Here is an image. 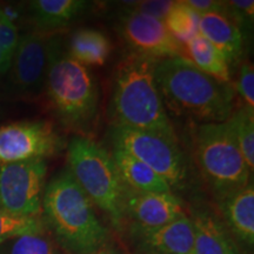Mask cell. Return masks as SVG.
I'll use <instances>...</instances> for the list:
<instances>
[{
  "label": "cell",
  "instance_id": "obj_1",
  "mask_svg": "<svg viewBox=\"0 0 254 254\" xmlns=\"http://www.w3.org/2000/svg\"><path fill=\"white\" fill-rule=\"evenodd\" d=\"M158 59L129 53L113 72L109 105L111 126L160 133L177 139L157 81Z\"/></svg>",
  "mask_w": 254,
  "mask_h": 254
},
{
  "label": "cell",
  "instance_id": "obj_2",
  "mask_svg": "<svg viewBox=\"0 0 254 254\" xmlns=\"http://www.w3.org/2000/svg\"><path fill=\"white\" fill-rule=\"evenodd\" d=\"M41 218L65 254H92L111 241L91 200L68 170L45 186Z\"/></svg>",
  "mask_w": 254,
  "mask_h": 254
},
{
  "label": "cell",
  "instance_id": "obj_3",
  "mask_svg": "<svg viewBox=\"0 0 254 254\" xmlns=\"http://www.w3.org/2000/svg\"><path fill=\"white\" fill-rule=\"evenodd\" d=\"M157 81L165 109L199 124L224 123L233 113L234 90L215 80L187 59H159Z\"/></svg>",
  "mask_w": 254,
  "mask_h": 254
},
{
  "label": "cell",
  "instance_id": "obj_4",
  "mask_svg": "<svg viewBox=\"0 0 254 254\" xmlns=\"http://www.w3.org/2000/svg\"><path fill=\"white\" fill-rule=\"evenodd\" d=\"M45 90L59 122L78 135H90L99 114L97 81L88 67L68 55L59 36L51 38Z\"/></svg>",
  "mask_w": 254,
  "mask_h": 254
},
{
  "label": "cell",
  "instance_id": "obj_5",
  "mask_svg": "<svg viewBox=\"0 0 254 254\" xmlns=\"http://www.w3.org/2000/svg\"><path fill=\"white\" fill-rule=\"evenodd\" d=\"M69 172L92 205L101 209L116 228L125 220V190L112 155L88 136L75 135L67 146Z\"/></svg>",
  "mask_w": 254,
  "mask_h": 254
},
{
  "label": "cell",
  "instance_id": "obj_6",
  "mask_svg": "<svg viewBox=\"0 0 254 254\" xmlns=\"http://www.w3.org/2000/svg\"><path fill=\"white\" fill-rule=\"evenodd\" d=\"M195 160L217 200L250 183L249 167L238 147L230 124H198L193 135Z\"/></svg>",
  "mask_w": 254,
  "mask_h": 254
},
{
  "label": "cell",
  "instance_id": "obj_7",
  "mask_svg": "<svg viewBox=\"0 0 254 254\" xmlns=\"http://www.w3.org/2000/svg\"><path fill=\"white\" fill-rule=\"evenodd\" d=\"M109 136L112 147L138 159L170 185L171 190L186 189L190 168L177 139L160 133L127 127L111 126Z\"/></svg>",
  "mask_w": 254,
  "mask_h": 254
},
{
  "label": "cell",
  "instance_id": "obj_8",
  "mask_svg": "<svg viewBox=\"0 0 254 254\" xmlns=\"http://www.w3.org/2000/svg\"><path fill=\"white\" fill-rule=\"evenodd\" d=\"M46 173L45 159L0 164V208L15 217H41Z\"/></svg>",
  "mask_w": 254,
  "mask_h": 254
},
{
  "label": "cell",
  "instance_id": "obj_9",
  "mask_svg": "<svg viewBox=\"0 0 254 254\" xmlns=\"http://www.w3.org/2000/svg\"><path fill=\"white\" fill-rule=\"evenodd\" d=\"M50 122H17L0 126V164L45 159L64 148Z\"/></svg>",
  "mask_w": 254,
  "mask_h": 254
},
{
  "label": "cell",
  "instance_id": "obj_10",
  "mask_svg": "<svg viewBox=\"0 0 254 254\" xmlns=\"http://www.w3.org/2000/svg\"><path fill=\"white\" fill-rule=\"evenodd\" d=\"M52 34L36 32L19 38L8 69V91L20 97H34L45 87Z\"/></svg>",
  "mask_w": 254,
  "mask_h": 254
},
{
  "label": "cell",
  "instance_id": "obj_11",
  "mask_svg": "<svg viewBox=\"0 0 254 254\" xmlns=\"http://www.w3.org/2000/svg\"><path fill=\"white\" fill-rule=\"evenodd\" d=\"M116 27L132 53L158 60L177 57L185 59L184 46L159 19L122 9L117 13Z\"/></svg>",
  "mask_w": 254,
  "mask_h": 254
},
{
  "label": "cell",
  "instance_id": "obj_12",
  "mask_svg": "<svg viewBox=\"0 0 254 254\" xmlns=\"http://www.w3.org/2000/svg\"><path fill=\"white\" fill-rule=\"evenodd\" d=\"M185 214L182 199L174 192L145 193L126 187L125 218L140 228H158Z\"/></svg>",
  "mask_w": 254,
  "mask_h": 254
},
{
  "label": "cell",
  "instance_id": "obj_13",
  "mask_svg": "<svg viewBox=\"0 0 254 254\" xmlns=\"http://www.w3.org/2000/svg\"><path fill=\"white\" fill-rule=\"evenodd\" d=\"M129 237L141 254H193V228L186 213L158 228L131 225Z\"/></svg>",
  "mask_w": 254,
  "mask_h": 254
},
{
  "label": "cell",
  "instance_id": "obj_14",
  "mask_svg": "<svg viewBox=\"0 0 254 254\" xmlns=\"http://www.w3.org/2000/svg\"><path fill=\"white\" fill-rule=\"evenodd\" d=\"M190 219L193 228V254H239L227 227L213 212L196 208Z\"/></svg>",
  "mask_w": 254,
  "mask_h": 254
},
{
  "label": "cell",
  "instance_id": "obj_15",
  "mask_svg": "<svg viewBox=\"0 0 254 254\" xmlns=\"http://www.w3.org/2000/svg\"><path fill=\"white\" fill-rule=\"evenodd\" d=\"M225 226L243 245L252 249L254 244V186L245 187L218 201Z\"/></svg>",
  "mask_w": 254,
  "mask_h": 254
},
{
  "label": "cell",
  "instance_id": "obj_16",
  "mask_svg": "<svg viewBox=\"0 0 254 254\" xmlns=\"http://www.w3.org/2000/svg\"><path fill=\"white\" fill-rule=\"evenodd\" d=\"M199 33L224 56L228 65L236 63L243 56L245 37L225 12L201 15Z\"/></svg>",
  "mask_w": 254,
  "mask_h": 254
},
{
  "label": "cell",
  "instance_id": "obj_17",
  "mask_svg": "<svg viewBox=\"0 0 254 254\" xmlns=\"http://www.w3.org/2000/svg\"><path fill=\"white\" fill-rule=\"evenodd\" d=\"M90 6L86 0H34L30 2V14L34 26L50 33L74 23Z\"/></svg>",
  "mask_w": 254,
  "mask_h": 254
},
{
  "label": "cell",
  "instance_id": "obj_18",
  "mask_svg": "<svg viewBox=\"0 0 254 254\" xmlns=\"http://www.w3.org/2000/svg\"><path fill=\"white\" fill-rule=\"evenodd\" d=\"M111 155L127 189L145 193L173 192L163 178L127 152L112 147Z\"/></svg>",
  "mask_w": 254,
  "mask_h": 254
},
{
  "label": "cell",
  "instance_id": "obj_19",
  "mask_svg": "<svg viewBox=\"0 0 254 254\" xmlns=\"http://www.w3.org/2000/svg\"><path fill=\"white\" fill-rule=\"evenodd\" d=\"M68 55L81 65L103 66L112 52L110 38L99 30L80 28L72 34L68 41Z\"/></svg>",
  "mask_w": 254,
  "mask_h": 254
},
{
  "label": "cell",
  "instance_id": "obj_20",
  "mask_svg": "<svg viewBox=\"0 0 254 254\" xmlns=\"http://www.w3.org/2000/svg\"><path fill=\"white\" fill-rule=\"evenodd\" d=\"M184 51L185 59L192 63L196 68L215 80L230 84V65L224 56L205 37L199 33L193 39L187 41L184 45Z\"/></svg>",
  "mask_w": 254,
  "mask_h": 254
},
{
  "label": "cell",
  "instance_id": "obj_21",
  "mask_svg": "<svg viewBox=\"0 0 254 254\" xmlns=\"http://www.w3.org/2000/svg\"><path fill=\"white\" fill-rule=\"evenodd\" d=\"M199 15L186 4L185 0H179L174 1L164 24L174 39L184 46L199 34Z\"/></svg>",
  "mask_w": 254,
  "mask_h": 254
},
{
  "label": "cell",
  "instance_id": "obj_22",
  "mask_svg": "<svg viewBox=\"0 0 254 254\" xmlns=\"http://www.w3.org/2000/svg\"><path fill=\"white\" fill-rule=\"evenodd\" d=\"M0 254H65L46 230L24 234L0 246Z\"/></svg>",
  "mask_w": 254,
  "mask_h": 254
},
{
  "label": "cell",
  "instance_id": "obj_23",
  "mask_svg": "<svg viewBox=\"0 0 254 254\" xmlns=\"http://www.w3.org/2000/svg\"><path fill=\"white\" fill-rule=\"evenodd\" d=\"M232 132L243 154L244 160L253 173L254 168V113L245 107L237 110L227 119Z\"/></svg>",
  "mask_w": 254,
  "mask_h": 254
},
{
  "label": "cell",
  "instance_id": "obj_24",
  "mask_svg": "<svg viewBox=\"0 0 254 254\" xmlns=\"http://www.w3.org/2000/svg\"><path fill=\"white\" fill-rule=\"evenodd\" d=\"M44 230H46V226L41 217H15L0 208V246L13 238Z\"/></svg>",
  "mask_w": 254,
  "mask_h": 254
},
{
  "label": "cell",
  "instance_id": "obj_25",
  "mask_svg": "<svg viewBox=\"0 0 254 254\" xmlns=\"http://www.w3.org/2000/svg\"><path fill=\"white\" fill-rule=\"evenodd\" d=\"M226 13L241 31L245 39L253 31L254 1L253 0H231L226 1Z\"/></svg>",
  "mask_w": 254,
  "mask_h": 254
},
{
  "label": "cell",
  "instance_id": "obj_26",
  "mask_svg": "<svg viewBox=\"0 0 254 254\" xmlns=\"http://www.w3.org/2000/svg\"><path fill=\"white\" fill-rule=\"evenodd\" d=\"M123 4L122 9L148 15V17L164 21L170 9L172 8L174 1L172 0H144V1H125Z\"/></svg>",
  "mask_w": 254,
  "mask_h": 254
},
{
  "label": "cell",
  "instance_id": "obj_27",
  "mask_svg": "<svg viewBox=\"0 0 254 254\" xmlns=\"http://www.w3.org/2000/svg\"><path fill=\"white\" fill-rule=\"evenodd\" d=\"M237 91L245 105V109L254 113V68L253 64L245 63L241 65L238 75Z\"/></svg>",
  "mask_w": 254,
  "mask_h": 254
},
{
  "label": "cell",
  "instance_id": "obj_28",
  "mask_svg": "<svg viewBox=\"0 0 254 254\" xmlns=\"http://www.w3.org/2000/svg\"><path fill=\"white\" fill-rule=\"evenodd\" d=\"M19 38L20 36L14 20L6 14L5 9L0 8V51L13 55Z\"/></svg>",
  "mask_w": 254,
  "mask_h": 254
},
{
  "label": "cell",
  "instance_id": "obj_29",
  "mask_svg": "<svg viewBox=\"0 0 254 254\" xmlns=\"http://www.w3.org/2000/svg\"><path fill=\"white\" fill-rule=\"evenodd\" d=\"M185 2L199 17L215 12H225L226 1L220 0H185Z\"/></svg>",
  "mask_w": 254,
  "mask_h": 254
},
{
  "label": "cell",
  "instance_id": "obj_30",
  "mask_svg": "<svg viewBox=\"0 0 254 254\" xmlns=\"http://www.w3.org/2000/svg\"><path fill=\"white\" fill-rule=\"evenodd\" d=\"M12 57H13V55L0 51V79L4 77L6 73L8 72L9 67H11Z\"/></svg>",
  "mask_w": 254,
  "mask_h": 254
},
{
  "label": "cell",
  "instance_id": "obj_31",
  "mask_svg": "<svg viewBox=\"0 0 254 254\" xmlns=\"http://www.w3.org/2000/svg\"><path fill=\"white\" fill-rule=\"evenodd\" d=\"M92 254H125L123 251H120L118 247H117L114 244L109 241L107 244H105L103 247H100L99 250L95 251Z\"/></svg>",
  "mask_w": 254,
  "mask_h": 254
},
{
  "label": "cell",
  "instance_id": "obj_32",
  "mask_svg": "<svg viewBox=\"0 0 254 254\" xmlns=\"http://www.w3.org/2000/svg\"><path fill=\"white\" fill-rule=\"evenodd\" d=\"M5 114V104H4V98H2V95L0 94V120L2 119V117H4Z\"/></svg>",
  "mask_w": 254,
  "mask_h": 254
}]
</instances>
